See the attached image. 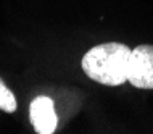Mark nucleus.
Here are the masks:
<instances>
[{
	"mask_svg": "<svg viewBox=\"0 0 153 134\" xmlns=\"http://www.w3.org/2000/svg\"><path fill=\"white\" fill-rule=\"evenodd\" d=\"M132 50L121 42H105L92 47L82 57L85 76L103 86H121L127 81Z\"/></svg>",
	"mask_w": 153,
	"mask_h": 134,
	"instance_id": "obj_1",
	"label": "nucleus"
},
{
	"mask_svg": "<svg viewBox=\"0 0 153 134\" xmlns=\"http://www.w3.org/2000/svg\"><path fill=\"white\" fill-rule=\"evenodd\" d=\"M127 81L137 89H153V45L140 44L131 52Z\"/></svg>",
	"mask_w": 153,
	"mask_h": 134,
	"instance_id": "obj_2",
	"label": "nucleus"
},
{
	"mask_svg": "<svg viewBox=\"0 0 153 134\" xmlns=\"http://www.w3.org/2000/svg\"><path fill=\"white\" fill-rule=\"evenodd\" d=\"M29 120L32 128L39 134L55 133L58 124V116L55 113L53 100L47 95H39L29 105Z\"/></svg>",
	"mask_w": 153,
	"mask_h": 134,
	"instance_id": "obj_3",
	"label": "nucleus"
},
{
	"mask_svg": "<svg viewBox=\"0 0 153 134\" xmlns=\"http://www.w3.org/2000/svg\"><path fill=\"white\" fill-rule=\"evenodd\" d=\"M16 107L18 103H16L15 94L5 86V82L0 78V110L5 113H13L16 112Z\"/></svg>",
	"mask_w": 153,
	"mask_h": 134,
	"instance_id": "obj_4",
	"label": "nucleus"
}]
</instances>
